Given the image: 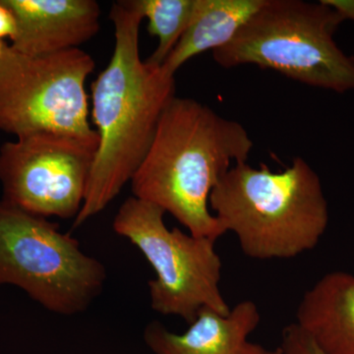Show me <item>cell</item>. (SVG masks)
<instances>
[{
	"instance_id": "obj_1",
	"label": "cell",
	"mask_w": 354,
	"mask_h": 354,
	"mask_svg": "<svg viewBox=\"0 0 354 354\" xmlns=\"http://www.w3.org/2000/svg\"><path fill=\"white\" fill-rule=\"evenodd\" d=\"M109 18L115 39L113 55L91 85L99 148L74 227L104 211L131 181L152 144L160 116L176 97L174 76L140 57L144 18L135 0L113 3Z\"/></svg>"
},
{
	"instance_id": "obj_2",
	"label": "cell",
	"mask_w": 354,
	"mask_h": 354,
	"mask_svg": "<svg viewBox=\"0 0 354 354\" xmlns=\"http://www.w3.org/2000/svg\"><path fill=\"white\" fill-rule=\"evenodd\" d=\"M254 147L245 128L190 97H174L130 184L133 197L174 216L189 234L216 241L225 234L209 209L212 191Z\"/></svg>"
},
{
	"instance_id": "obj_3",
	"label": "cell",
	"mask_w": 354,
	"mask_h": 354,
	"mask_svg": "<svg viewBox=\"0 0 354 354\" xmlns=\"http://www.w3.org/2000/svg\"><path fill=\"white\" fill-rule=\"evenodd\" d=\"M209 209L242 252L256 260L290 259L318 245L329 207L317 172L302 158L274 172L234 165L212 191Z\"/></svg>"
},
{
	"instance_id": "obj_4",
	"label": "cell",
	"mask_w": 354,
	"mask_h": 354,
	"mask_svg": "<svg viewBox=\"0 0 354 354\" xmlns=\"http://www.w3.org/2000/svg\"><path fill=\"white\" fill-rule=\"evenodd\" d=\"M344 21L321 0H266L214 59L223 68L252 64L311 87L354 92V55L335 41Z\"/></svg>"
},
{
	"instance_id": "obj_5",
	"label": "cell",
	"mask_w": 354,
	"mask_h": 354,
	"mask_svg": "<svg viewBox=\"0 0 354 354\" xmlns=\"http://www.w3.org/2000/svg\"><path fill=\"white\" fill-rule=\"evenodd\" d=\"M104 266L57 223L0 201V286L21 288L44 308L72 316L102 292Z\"/></svg>"
},
{
	"instance_id": "obj_6",
	"label": "cell",
	"mask_w": 354,
	"mask_h": 354,
	"mask_svg": "<svg viewBox=\"0 0 354 354\" xmlns=\"http://www.w3.org/2000/svg\"><path fill=\"white\" fill-rule=\"evenodd\" d=\"M165 214L132 196L121 205L113 223L115 234L136 246L155 271L148 283L153 310L188 324L204 308L227 315L230 308L221 291L223 263L216 241L169 230Z\"/></svg>"
},
{
	"instance_id": "obj_7",
	"label": "cell",
	"mask_w": 354,
	"mask_h": 354,
	"mask_svg": "<svg viewBox=\"0 0 354 354\" xmlns=\"http://www.w3.org/2000/svg\"><path fill=\"white\" fill-rule=\"evenodd\" d=\"M95 66L81 48L27 55L7 46L0 57V130L16 138L92 132L85 83Z\"/></svg>"
},
{
	"instance_id": "obj_8",
	"label": "cell",
	"mask_w": 354,
	"mask_h": 354,
	"mask_svg": "<svg viewBox=\"0 0 354 354\" xmlns=\"http://www.w3.org/2000/svg\"><path fill=\"white\" fill-rule=\"evenodd\" d=\"M99 142L95 130L36 132L6 142L0 148L2 200L32 215L75 220Z\"/></svg>"
},
{
	"instance_id": "obj_9",
	"label": "cell",
	"mask_w": 354,
	"mask_h": 354,
	"mask_svg": "<svg viewBox=\"0 0 354 354\" xmlns=\"http://www.w3.org/2000/svg\"><path fill=\"white\" fill-rule=\"evenodd\" d=\"M16 20L11 48L44 55L80 48L100 31L95 0H3Z\"/></svg>"
},
{
	"instance_id": "obj_10",
	"label": "cell",
	"mask_w": 354,
	"mask_h": 354,
	"mask_svg": "<svg viewBox=\"0 0 354 354\" xmlns=\"http://www.w3.org/2000/svg\"><path fill=\"white\" fill-rule=\"evenodd\" d=\"M260 322L257 305L243 300L227 315L202 309L183 334L171 332L162 324L150 323L144 339L153 354H265L261 344L249 339Z\"/></svg>"
},
{
	"instance_id": "obj_11",
	"label": "cell",
	"mask_w": 354,
	"mask_h": 354,
	"mask_svg": "<svg viewBox=\"0 0 354 354\" xmlns=\"http://www.w3.org/2000/svg\"><path fill=\"white\" fill-rule=\"evenodd\" d=\"M297 325L325 354H354V276L324 274L304 293Z\"/></svg>"
},
{
	"instance_id": "obj_12",
	"label": "cell",
	"mask_w": 354,
	"mask_h": 354,
	"mask_svg": "<svg viewBox=\"0 0 354 354\" xmlns=\"http://www.w3.org/2000/svg\"><path fill=\"white\" fill-rule=\"evenodd\" d=\"M266 0H195L190 24L162 65L171 75L191 58L223 48L264 6Z\"/></svg>"
},
{
	"instance_id": "obj_13",
	"label": "cell",
	"mask_w": 354,
	"mask_h": 354,
	"mask_svg": "<svg viewBox=\"0 0 354 354\" xmlns=\"http://www.w3.org/2000/svg\"><path fill=\"white\" fill-rule=\"evenodd\" d=\"M135 3L148 20L149 34L158 41L157 48L146 60L162 66L189 26L195 0H135Z\"/></svg>"
},
{
	"instance_id": "obj_14",
	"label": "cell",
	"mask_w": 354,
	"mask_h": 354,
	"mask_svg": "<svg viewBox=\"0 0 354 354\" xmlns=\"http://www.w3.org/2000/svg\"><path fill=\"white\" fill-rule=\"evenodd\" d=\"M279 348L281 354H325L295 323L283 330Z\"/></svg>"
},
{
	"instance_id": "obj_15",
	"label": "cell",
	"mask_w": 354,
	"mask_h": 354,
	"mask_svg": "<svg viewBox=\"0 0 354 354\" xmlns=\"http://www.w3.org/2000/svg\"><path fill=\"white\" fill-rule=\"evenodd\" d=\"M16 30L17 27L12 11L4 4L3 0H0V39L7 37L12 41Z\"/></svg>"
},
{
	"instance_id": "obj_16",
	"label": "cell",
	"mask_w": 354,
	"mask_h": 354,
	"mask_svg": "<svg viewBox=\"0 0 354 354\" xmlns=\"http://www.w3.org/2000/svg\"><path fill=\"white\" fill-rule=\"evenodd\" d=\"M335 11H337L344 21L353 20L354 22V0H321Z\"/></svg>"
},
{
	"instance_id": "obj_17",
	"label": "cell",
	"mask_w": 354,
	"mask_h": 354,
	"mask_svg": "<svg viewBox=\"0 0 354 354\" xmlns=\"http://www.w3.org/2000/svg\"><path fill=\"white\" fill-rule=\"evenodd\" d=\"M7 44H4L3 41H2V39H0V57H2V55H3L4 51H6Z\"/></svg>"
},
{
	"instance_id": "obj_18",
	"label": "cell",
	"mask_w": 354,
	"mask_h": 354,
	"mask_svg": "<svg viewBox=\"0 0 354 354\" xmlns=\"http://www.w3.org/2000/svg\"><path fill=\"white\" fill-rule=\"evenodd\" d=\"M265 354H281L279 348L274 349V351H266Z\"/></svg>"
}]
</instances>
